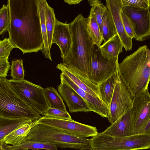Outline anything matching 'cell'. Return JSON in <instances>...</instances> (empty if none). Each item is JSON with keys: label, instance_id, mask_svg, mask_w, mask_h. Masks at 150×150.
I'll use <instances>...</instances> for the list:
<instances>
[{"label": "cell", "instance_id": "cell-5", "mask_svg": "<svg viewBox=\"0 0 150 150\" xmlns=\"http://www.w3.org/2000/svg\"><path fill=\"white\" fill-rule=\"evenodd\" d=\"M0 116L33 121L41 117L16 93L6 77H0Z\"/></svg>", "mask_w": 150, "mask_h": 150}, {"label": "cell", "instance_id": "cell-41", "mask_svg": "<svg viewBox=\"0 0 150 150\" xmlns=\"http://www.w3.org/2000/svg\"><path fill=\"white\" fill-rule=\"evenodd\" d=\"M149 11H150V8H149Z\"/></svg>", "mask_w": 150, "mask_h": 150}, {"label": "cell", "instance_id": "cell-10", "mask_svg": "<svg viewBox=\"0 0 150 150\" xmlns=\"http://www.w3.org/2000/svg\"><path fill=\"white\" fill-rule=\"evenodd\" d=\"M122 11L131 23L136 40L142 42L150 38L149 9L123 6Z\"/></svg>", "mask_w": 150, "mask_h": 150}, {"label": "cell", "instance_id": "cell-25", "mask_svg": "<svg viewBox=\"0 0 150 150\" xmlns=\"http://www.w3.org/2000/svg\"><path fill=\"white\" fill-rule=\"evenodd\" d=\"M45 97L50 107L67 112L62 97L56 89L49 87L45 88Z\"/></svg>", "mask_w": 150, "mask_h": 150}, {"label": "cell", "instance_id": "cell-29", "mask_svg": "<svg viewBox=\"0 0 150 150\" xmlns=\"http://www.w3.org/2000/svg\"><path fill=\"white\" fill-rule=\"evenodd\" d=\"M88 1L93 9L102 35L103 22L107 10V8L99 0H90Z\"/></svg>", "mask_w": 150, "mask_h": 150}, {"label": "cell", "instance_id": "cell-14", "mask_svg": "<svg viewBox=\"0 0 150 150\" xmlns=\"http://www.w3.org/2000/svg\"><path fill=\"white\" fill-rule=\"evenodd\" d=\"M60 79L61 81L67 84L83 99L91 111L98 114L102 117L107 118L108 107L101 99L87 93L79 88L64 73L61 72Z\"/></svg>", "mask_w": 150, "mask_h": 150}, {"label": "cell", "instance_id": "cell-20", "mask_svg": "<svg viewBox=\"0 0 150 150\" xmlns=\"http://www.w3.org/2000/svg\"><path fill=\"white\" fill-rule=\"evenodd\" d=\"M57 148L50 143L35 141H26L15 146L8 145L4 142L0 143V150H21L27 149L32 150H58Z\"/></svg>", "mask_w": 150, "mask_h": 150}, {"label": "cell", "instance_id": "cell-37", "mask_svg": "<svg viewBox=\"0 0 150 150\" xmlns=\"http://www.w3.org/2000/svg\"><path fill=\"white\" fill-rule=\"evenodd\" d=\"M150 133V120L144 128L140 132L139 134Z\"/></svg>", "mask_w": 150, "mask_h": 150}, {"label": "cell", "instance_id": "cell-9", "mask_svg": "<svg viewBox=\"0 0 150 150\" xmlns=\"http://www.w3.org/2000/svg\"><path fill=\"white\" fill-rule=\"evenodd\" d=\"M134 97L119 76L110 104L107 117L112 124L131 110Z\"/></svg>", "mask_w": 150, "mask_h": 150}, {"label": "cell", "instance_id": "cell-24", "mask_svg": "<svg viewBox=\"0 0 150 150\" xmlns=\"http://www.w3.org/2000/svg\"><path fill=\"white\" fill-rule=\"evenodd\" d=\"M87 19V27L89 33L94 43L100 46L103 39L92 7Z\"/></svg>", "mask_w": 150, "mask_h": 150}, {"label": "cell", "instance_id": "cell-23", "mask_svg": "<svg viewBox=\"0 0 150 150\" xmlns=\"http://www.w3.org/2000/svg\"><path fill=\"white\" fill-rule=\"evenodd\" d=\"M39 12L41 29L43 40V47L42 52L46 58L52 61L48 41L45 18V10L47 1L37 0Z\"/></svg>", "mask_w": 150, "mask_h": 150}, {"label": "cell", "instance_id": "cell-33", "mask_svg": "<svg viewBox=\"0 0 150 150\" xmlns=\"http://www.w3.org/2000/svg\"><path fill=\"white\" fill-rule=\"evenodd\" d=\"M15 47L9 38L0 41V58L8 59L11 50Z\"/></svg>", "mask_w": 150, "mask_h": 150}, {"label": "cell", "instance_id": "cell-6", "mask_svg": "<svg viewBox=\"0 0 150 150\" xmlns=\"http://www.w3.org/2000/svg\"><path fill=\"white\" fill-rule=\"evenodd\" d=\"M118 57L110 56L94 43L91 55L88 78L98 86L112 75L118 71Z\"/></svg>", "mask_w": 150, "mask_h": 150}, {"label": "cell", "instance_id": "cell-16", "mask_svg": "<svg viewBox=\"0 0 150 150\" xmlns=\"http://www.w3.org/2000/svg\"><path fill=\"white\" fill-rule=\"evenodd\" d=\"M56 67L66 75L79 88L101 99L98 86L92 82L88 78L74 69L67 67L62 63L58 64Z\"/></svg>", "mask_w": 150, "mask_h": 150}, {"label": "cell", "instance_id": "cell-22", "mask_svg": "<svg viewBox=\"0 0 150 150\" xmlns=\"http://www.w3.org/2000/svg\"><path fill=\"white\" fill-rule=\"evenodd\" d=\"M33 121L25 119L8 118L0 116V142L21 125Z\"/></svg>", "mask_w": 150, "mask_h": 150}, {"label": "cell", "instance_id": "cell-8", "mask_svg": "<svg viewBox=\"0 0 150 150\" xmlns=\"http://www.w3.org/2000/svg\"><path fill=\"white\" fill-rule=\"evenodd\" d=\"M8 80L16 93L30 106L43 115L49 107L45 96V89L25 79Z\"/></svg>", "mask_w": 150, "mask_h": 150}, {"label": "cell", "instance_id": "cell-35", "mask_svg": "<svg viewBox=\"0 0 150 150\" xmlns=\"http://www.w3.org/2000/svg\"><path fill=\"white\" fill-rule=\"evenodd\" d=\"M121 16L125 31L128 35L132 39L134 37V30L130 20L122 11Z\"/></svg>", "mask_w": 150, "mask_h": 150}, {"label": "cell", "instance_id": "cell-38", "mask_svg": "<svg viewBox=\"0 0 150 150\" xmlns=\"http://www.w3.org/2000/svg\"><path fill=\"white\" fill-rule=\"evenodd\" d=\"M82 0H65L64 2L69 5H75L80 3Z\"/></svg>", "mask_w": 150, "mask_h": 150}, {"label": "cell", "instance_id": "cell-26", "mask_svg": "<svg viewBox=\"0 0 150 150\" xmlns=\"http://www.w3.org/2000/svg\"><path fill=\"white\" fill-rule=\"evenodd\" d=\"M123 47L122 42L117 33L100 46L103 51L115 57H118L119 54L122 52Z\"/></svg>", "mask_w": 150, "mask_h": 150}, {"label": "cell", "instance_id": "cell-34", "mask_svg": "<svg viewBox=\"0 0 150 150\" xmlns=\"http://www.w3.org/2000/svg\"><path fill=\"white\" fill-rule=\"evenodd\" d=\"M123 6L148 8H150L149 0H121Z\"/></svg>", "mask_w": 150, "mask_h": 150}, {"label": "cell", "instance_id": "cell-28", "mask_svg": "<svg viewBox=\"0 0 150 150\" xmlns=\"http://www.w3.org/2000/svg\"><path fill=\"white\" fill-rule=\"evenodd\" d=\"M117 31L111 15L108 10L106 12L103 21L102 35L105 43L116 34Z\"/></svg>", "mask_w": 150, "mask_h": 150}, {"label": "cell", "instance_id": "cell-7", "mask_svg": "<svg viewBox=\"0 0 150 150\" xmlns=\"http://www.w3.org/2000/svg\"><path fill=\"white\" fill-rule=\"evenodd\" d=\"M97 143L98 149L103 150L148 149L150 148V133L118 137L101 132L98 137Z\"/></svg>", "mask_w": 150, "mask_h": 150}, {"label": "cell", "instance_id": "cell-39", "mask_svg": "<svg viewBox=\"0 0 150 150\" xmlns=\"http://www.w3.org/2000/svg\"><path fill=\"white\" fill-rule=\"evenodd\" d=\"M28 150V149H23V150Z\"/></svg>", "mask_w": 150, "mask_h": 150}, {"label": "cell", "instance_id": "cell-36", "mask_svg": "<svg viewBox=\"0 0 150 150\" xmlns=\"http://www.w3.org/2000/svg\"><path fill=\"white\" fill-rule=\"evenodd\" d=\"M11 66L8 59L0 58V77H6Z\"/></svg>", "mask_w": 150, "mask_h": 150}, {"label": "cell", "instance_id": "cell-31", "mask_svg": "<svg viewBox=\"0 0 150 150\" xmlns=\"http://www.w3.org/2000/svg\"><path fill=\"white\" fill-rule=\"evenodd\" d=\"M10 23V15L8 4H3L0 9V35L8 31Z\"/></svg>", "mask_w": 150, "mask_h": 150}, {"label": "cell", "instance_id": "cell-2", "mask_svg": "<svg viewBox=\"0 0 150 150\" xmlns=\"http://www.w3.org/2000/svg\"><path fill=\"white\" fill-rule=\"evenodd\" d=\"M119 75L134 97L148 89L150 81V50L139 48L119 64Z\"/></svg>", "mask_w": 150, "mask_h": 150}, {"label": "cell", "instance_id": "cell-3", "mask_svg": "<svg viewBox=\"0 0 150 150\" xmlns=\"http://www.w3.org/2000/svg\"><path fill=\"white\" fill-rule=\"evenodd\" d=\"M87 18L80 14L69 23L72 44L62 63L88 78L89 62L94 43L87 29Z\"/></svg>", "mask_w": 150, "mask_h": 150}, {"label": "cell", "instance_id": "cell-4", "mask_svg": "<svg viewBox=\"0 0 150 150\" xmlns=\"http://www.w3.org/2000/svg\"><path fill=\"white\" fill-rule=\"evenodd\" d=\"M26 140L44 142L62 148H70L80 150H86L89 143L87 138L38 123L31 129Z\"/></svg>", "mask_w": 150, "mask_h": 150}, {"label": "cell", "instance_id": "cell-18", "mask_svg": "<svg viewBox=\"0 0 150 150\" xmlns=\"http://www.w3.org/2000/svg\"><path fill=\"white\" fill-rule=\"evenodd\" d=\"M134 126L131 109L102 132L113 136H128L132 135Z\"/></svg>", "mask_w": 150, "mask_h": 150}, {"label": "cell", "instance_id": "cell-21", "mask_svg": "<svg viewBox=\"0 0 150 150\" xmlns=\"http://www.w3.org/2000/svg\"><path fill=\"white\" fill-rule=\"evenodd\" d=\"M118 76V71L98 86L101 99L108 107L111 102Z\"/></svg>", "mask_w": 150, "mask_h": 150}, {"label": "cell", "instance_id": "cell-11", "mask_svg": "<svg viewBox=\"0 0 150 150\" xmlns=\"http://www.w3.org/2000/svg\"><path fill=\"white\" fill-rule=\"evenodd\" d=\"M38 123L47 125L86 138L94 137L98 133L96 127L82 124L73 120H69L42 116L38 120Z\"/></svg>", "mask_w": 150, "mask_h": 150}, {"label": "cell", "instance_id": "cell-15", "mask_svg": "<svg viewBox=\"0 0 150 150\" xmlns=\"http://www.w3.org/2000/svg\"><path fill=\"white\" fill-rule=\"evenodd\" d=\"M57 88L70 112L91 111L83 99L67 84L61 81Z\"/></svg>", "mask_w": 150, "mask_h": 150}, {"label": "cell", "instance_id": "cell-1", "mask_svg": "<svg viewBox=\"0 0 150 150\" xmlns=\"http://www.w3.org/2000/svg\"><path fill=\"white\" fill-rule=\"evenodd\" d=\"M11 42L23 54L42 51L43 40L37 0H8Z\"/></svg>", "mask_w": 150, "mask_h": 150}, {"label": "cell", "instance_id": "cell-13", "mask_svg": "<svg viewBox=\"0 0 150 150\" xmlns=\"http://www.w3.org/2000/svg\"><path fill=\"white\" fill-rule=\"evenodd\" d=\"M106 6L111 15L123 47L126 51L132 50V39L127 34L121 18V13L123 7L121 0H107Z\"/></svg>", "mask_w": 150, "mask_h": 150}, {"label": "cell", "instance_id": "cell-19", "mask_svg": "<svg viewBox=\"0 0 150 150\" xmlns=\"http://www.w3.org/2000/svg\"><path fill=\"white\" fill-rule=\"evenodd\" d=\"M38 124V120L24 124L6 136L0 143L15 146L26 141V138L31 129Z\"/></svg>", "mask_w": 150, "mask_h": 150}, {"label": "cell", "instance_id": "cell-12", "mask_svg": "<svg viewBox=\"0 0 150 150\" xmlns=\"http://www.w3.org/2000/svg\"><path fill=\"white\" fill-rule=\"evenodd\" d=\"M131 111L134 122L132 135L138 134L150 120V94L148 89L134 97Z\"/></svg>", "mask_w": 150, "mask_h": 150}, {"label": "cell", "instance_id": "cell-30", "mask_svg": "<svg viewBox=\"0 0 150 150\" xmlns=\"http://www.w3.org/2000/svg\"><path fill=\"white\" fill-rule=\"evenodd\" d=\"M23 60L20 59L12 60L11 66V74L12 79L14 80H24V69L23 64Z\"/></svg>", "mask_w": 150, "mask_h": 150}, {"label": "cell", "instance_id": "cell-40", "mask_svg": "<svg viewBox=\"0 0 150 150\" xmlns=\"http://www.w3.org/2000/svg\"><path fill=\"white\" fill-rule=\"evenodd\" d=\"M96 150H101V149H97Z\"/></svg>", "mask_w": 150, "mask_h": 150}, {"label": "cell", "instance_id": "cell-42", "mask_svg": "<svg viewBox=\"0 0 150 150\" xmlns=\"http://www.w3.org/2000/svg\"><path fill=\"white\" fill-rule=\"evenodd\" d=\"M149 149H150V148H149Z\"/></svg>", "mask_w": 150, "mask_h": 150}, {"label": "cell", "instance_id": "cell-27", "mask_svg": "<svg viewBox=\"0 0 150 150\" xmlns=\"http://www.w3.org/2000/svg\"><path fill=\"white\" fill-rule=\"evenodd\" d=\"M45 18L48 41L50 50L52 45V39L56 20L54 8L47 3L45 10Z\"/></svg>", "mask_w": 150, "mask_h": 150}, {"label": "cell", "instance_id": "cell-17", "mask_svg": "<svg viewBox=\"0 0 150 150\" xmlns=\"http://www.w3.org/2000/svg\"><path fill=\"white\" fill-rule=\"evenodd\" d=\"M52 43L56 44L61 51L63 59L67 56L72 44L69 23H63L56 20L54 29Z\"/></svg>", "mask_w": 150, "mask_h": 150}, {"label": "cell", "instance_id": "cell-32", "mask_svg": "<svg viewBox=\"0 0 150 150\" xmlns=\"http://www.w3.org/2000/svg\"><path fill=\"white\" fill-rule=\"evenodd\" d=\"M43 116L56 119L72 120L69 113L61 110L53 108L49 106L47 108Z\"/></svg>", "mask_w": 150, "mask_h": 150}]
</instances>
